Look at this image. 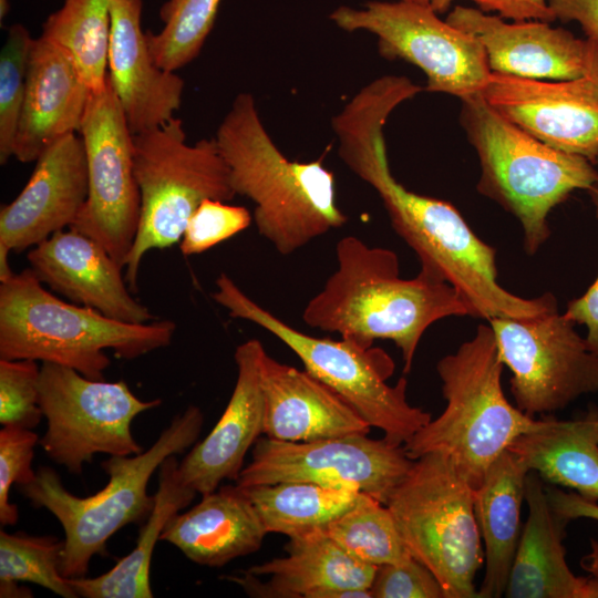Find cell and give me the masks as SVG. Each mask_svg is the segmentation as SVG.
<instances>
[{
  "label": "cell",
  "mask_w": 598,
  "mask_h": 598,
  "mask_svg": "<svg viewBox=\"0 0 598 598\" xmlns=\"http://www.w3.org/2000/svg\"><path fill=\"white\" fill-rule=\"evenodd\" d=\"M64 539L0 532V582H32L63 598H76L61 573Z\"/></svg>",
  "instance_id": "34"
},
{
  "label": "cell",
  "mask_w": 598,
  "mask_h": 598,
  "mask_svg": "<svg viewBox=\"0 0 598 598\" xmlns=\"http://www.w3.org/2000/svg\"><path fill=\"white\" fill-rule=\"evenodd\" d=\"M41 365L30 359H0V423L33 430L43 412L39 404Z\"/></svg>",
  "instance_id": "36"
},
{
  "label": "cell",
  "mask_w": 598,
  "mask_h": 598,
  "mask_svg": "<svg viewBox=\"0 0 598 598\" xmlns=\"http://www.w3.org/2000/svg\"><path fill=\"white\" fill-rule=\"evenodd\" d=\"M528 473L525 463L506 450L474 489V512L485 561L477 598H498L505 594L523 530L520 514Z\"/></svg>",
  "instance_id": "27"
},
{
  "label": "cell",
  "mask_w": 598,
  "mask_h": 598,
  "mask_svg": "<svg viewBox=\"0 0 598 598\" xmlns=\"http://www.w3.org/2000/svg\"><path fill=\"white\" fill-rule=\"evenodd\" d=\"M266 350L257 339L237 346V379L220 419L209 434L178 463L184 484L200 495L224 480L237 481L248 450L264 434L265 400L261 363Z\"/></svg>",
  "instance_id": "20"
},
{
  "label": "cell",
  "mask_w": 598,
  "mask_h": 598,
  "mask_svg": "<svg viewBox=\"0 0 598 598\" xmlns=\"http://www.w3.org/2000/svg\"><path fill=\"white\" fill-rule=\"evenodd\" d=\"M587 192L598 218V182ZM564 315L575 324H584L587 328L586 342L598 355V277L582 296L568 302Z\"/></svg>",
  "instance_id": "41"
},
{
  "label": "cell",
  "mask_w": 598,
  "mask_h": 598,
  "mask_svg": "<svg viewBox=\"0 0 598 598\" xmlns=\"http://www.w3.org/2000/svg\"><path fill=\"white\" fill-rule=\"evenodd\" d=\"M267 532L249 498L238 486H223L202 495L198 504L177 513L161 535L189 560L221 567L257 551Z\"/></svg>",
  "instance_id": "26"
},
{
  "label": "cell",
  "mask_w": 598,
  "mask_h": 598,
  "mask_svg": "<svg viewBox=\"0 0 598 598\" xmlns=\"http://www.w3.org/2000/svg\"><path fill=\"white\" fill-rule=\"evenodd\" d=\"M411 556L439 580L444 598H476L484 563L474 488L442 452L414 460L386 504Z\"/></svg>",
  "instance_id": "10"
},
{
  "label": "cell",
  "mask_w": 598,
  "mask_h": 598,
  "mask_svg": "<svg viewBox=\"0 0 598 598\" xmlns=\"http://www.w3.org/2000/svg\"><path fill=\"white\" fill-rule=\"evenodd\" d=\"M283 557L228 576L255 597L336 598L341 589H370L377 570L348 554L323 529L290 537Z\"/></svg>",
  "instance_id": "23"
},
{
  "label": "cell",
  "mask_w": 598,
  "mask_h": 598,
  "mask_svg": "<svg viewBox=\"0 0 598 598\" xmlns=\"http://www.w3.org/2000/svg\"><path fill=\"white\" fill-rule=\"evenodd\" d=\"M79 133L86 155L89 195L70 228L97 241L123 268L138 228L141 196L133 134L109 78L102 89L91 91Z\"/></svg>",
  "instance_id": "14"
},
{
  "label": "cell",
  "mask_w": 598,
  "mask_h": 598,
  "mask_svg": "<svg viewBox=\"0 0 598 598\" xmlns=\"http://www.w3.org/2000/svg\"><path fill=\"white\" fill-rule=\"evenodd\" d=\"M112 0H65L42 27V37L64 49L91 91L107 79Z\"/></svg>",
  "instance_id": "31"
},
{
  "label": "cell",
  "mask_w": 598,
  "mask_h": 598,
  "mask_svg": "<svg viewBox=\"0 0 598 598\" xmlns=\"http://www.w3.org/2000/svg\"><path fill=\"white\" fill-rule=\"evenodd\" d=\"M9 252L10 250L7 247L0 245V282L9 280L16 274L9 265Z\"/></svg>",
  "instance_id": "46"
},
{
  "label": "cell",
  "mask_w": 598,
  "mask_h": 598,
  "mask_svg": "<svg viewBox=\"0 0 598 598\" xmlns=\"http://www.w3.org/2000/svg\"><path fill=\"white\" fill-rule=\"evenodd\" d=\"M591 551L582 557L581 567L589 574L598 571V542L596 539L590 540Z\"/></svg>",
  "instance_id": "45"
},
{
  "label": "cell",
  "mask_w": 598,
  "mask_h": 598,
  "mask_svg": "<svg viewBox=\"0 0 598 598\" xmlns=\"http://www.w3.org/2000/svg\"><path fill=\"white\" fill-rule=\"evenodd\" d=\"M503 368L491 326L480 324L471 339L439 360L445 409L403 445L406 455L416 460L442 452L477 488L489 466L519 435L544 423V417L534 419L506 399Z\"/></svg>",
  "instance_id": "5"
},
{
  "label": "cell",
  "mask_w": 598,
  "mask_h": 598,
  "mask_svg": "<svg viewBox=\"0 0 598 598\" xmlns=\"http://www.w3.org/2000/svg\"><path fill=\"white\" fill-rule=\"evenodd\" d=\"M175 455L158 467L155 504L140 530L135 547L117 560L109 571L93 578H69L78 597L84 598H152L151 560L157 540L169 519L186 507L197 494L183 483Z\"/></svg>",
  "instance_id": "29"
},
{
  "label": "cell",
  "mask_w": 598,
  "mask_h": 598,
  "mask_svg": "<svg viewBox=\"0 0 598 598\" xmlns=\"http://www.w3.org/2000/svg\"><path fill=\"white\" fill-rule=\"evenodd\" d=\"M456 1L463 0H432L431 8L436 13H444ZM475 3L480 10L513 21L537 20L554 22L556 19L549 8L548 0H467Z\"/></svg>",
  "instance_id": "40"
},
{
  "label": "cell",
  "mask_w": 598,
  "mask_h": 598,
  "mask_svg": "<svg viewBox=\"0 0 598 598\" xmlns=\"http://www.w3.org/2000/svg\"><path fill=\"white\" fill-rule=\"evenodd\" d=\"M528 515L504 596L507 598H590V577L576 576L566 560L563 539L569 520L550 505L544 481L526 477Z\"/></svg>",
  "instance_id": "25"
},
{
  "label": "cell",
  "mask_w": 598,
  "mask_h": 598,
  "mask_svg": "<svg viewBox=\"0 0 598 598\" xmlns=\"http://www.w3.org/2000/svg\"><path fill=\"white\" fill-rule=\"evenodd\" d=\"M461 101V124L481 165L476 188L518 220L524 250L533 256L550 236L551 210L574 190L595 185L598 171L588 158L536 138L482 93Z\"/></svg>",
  "instance_id": "6"
},
{
  "label": "cell",
  "mask_w": 598,
  "mask_h": 598,
  "mask_svg": "<svg viewBox=\"0 0 598 598\" xmlns=\"http://www.w3.org/2000/svg\"><path fill=\"white\" fill-rule=\"evenodd\" d=\"M39 436L31 429L2 425L0 430V524L11 526L18 522L19 511L9 499L10 488L30 483L34 447Z\"/></svg>",
  "instance_id": "38"
},
{
  "label": "cell",
  "mask_w": 598,
  "mask_h": 598,
  "mask_svg": "<svg viewBox=\"0 0 598 598\" xmlns=\"http://www.w3.org/2000/svg\"><path fill=\"white\" fill-rule=\"evenodd\" d=\"M172 320L128 323L66 302L43 287L31 268L0 282V359H30L104 379L112 350L133 360L171 344Z\"/></svg>",
  "instance_id": "4"
},
{
  "label": "cell",
  "mask_w": 598,
  "mask_h": 598,
  "mask_svg": "<svg viewBox=\"0 0 598 598\" xmlns=\"http://www.w3.org/2000/svg\"><path fill=\"white\" fill-rule=\"evenodd\" d=\"M141 17L142 0L111 1L107 78L133 135L175 117L185 86L156 64Z\"/></svg>",
  "instance_id": "21"
},
{
  "label": "cell",
  "mask_w": 598,
  "mask_h": 598,
  "mask_svg": "<svg viewBox=\"0 0 598 598\" xmlns=\"http://www.w3.org/2000/svg\"><path fill=\"white\" fill-rule=\"evenodd\" d=\"M389 116L372 104H353L331 118L338 155L380 197L394 231L415 252L421 272L451 285L473 318H529L557 309L551 292L523 298L498 282L496 250L450 203L409 190L391 173L383 127Z\"/></svg>",
  "instance_id": "1"
},
{
  "label": "cell",
  "mask_w": 598,
  "mask_h": 598,
  "mask_svg": "<svg viewBox=\"0 0 598 598\" xmlns=\"http://www.w3.org/2000/svg\"><path fill=\"white\" fill-rule=\"evenodd\" d=\"M264 435L289 442L368 434L371 426L337 393L306 370L267 352L261 363Z\"/></svg>",
  "instance_id": "24"
},
{
  "label": "cell",
  "mask_w": 598,
  "mask_h": 598,
  "mask_svg": "<svg viewBox=\"0 0 598 598\" xmlns=\"http://www.w3.org/2000/svg\"><path fill=\"white\" fill-rule=\"evenodd\" d=\"M399 1L415 3L420 6H425V7H431V3H432V0H399Z\"/></svg>",
  "instance_id": "48"
},
{
  "label": "cell",
  "mask_w": 598,
  "mask_h": 598,
  "mask_svg": "<svg viewBox=\"0 0 598 598\" xmlns=\"http://www.w3.org/2000/svg\"><path fill=\"white\" fill-rule=\"evenodd\" d=\"M10 9L9 0H0V20L7 17Z\"/></svg>",
  "instance_id": "47"
},
{
  "label": "cell",
  "mask_w": 598,
  "mask_h": 598,
  "mask_svg": "<svg viewBox=\"0 0 598 598\" xmlns=\"http://www.w3.org/2000/svg\"><path fill=\"white\" fill-rule=\"evenodd\" d=\"M214 138L236 195L255 204L257 231L280 255L347 223L337 204L334 174L319 161L289 159L266 130L252 94L236 95Z\"/></svg>",
  "instance_id": "3"
},
{
  "label": "cell",
  "mask_w": 598,
  "mask_h": 598,
  "mask_svg": "<svg viewBox=\"0 0 598 598\" xmlns=\"http://www.w3.org/2000/svg\"><path fill=\"white\" fill-rule=\"evenodd\" d=\"M268 533L290 537L323 529L367 494L310 482L239 486Z\"/></svg>",
  "instance_id": "30"
},
{
  "label": "cell",
  "mask_w": 598,
  "mask_h": 598,
  "mask_svg": "<svg viewBox=\"0 0 598 598\" xmlns=\"http://www.w3.org/2000/svg\"><path fill=\"white\" fill-rule=\"evenodd\" d=\"M215 286L213 299L231 318L252 322L283 342L307 372L344 400L371 427L381 430L390 443L404 445L431 421L429 412L409 403L405 378L395 385L388 384L394 362L384 350L297 330L254 301L226 274L218 276Z\"/></svg>",
  "instance_id": "8"
},
{
  "label": "cell",
  "mask_w": 598,
  "mask_h": 598,
  "mask_svg": "<svg viewBox=\"0 0 598 598\" xmlns=\"http://www.w3.org/2000/svg\"><path fill=\"white\" fill-rule=\"evenodd\" d=\"M161 403V399L141 400L123 380H93L74 369L42 362L39 404L47 430L39 444L53 462L81 474L96 454L143 452L133 436L132 422Z\"/></svg>",
  "instance_id": "11"
},
{
  "label": "cell",
  "mask_w": 598,
  "mask_h": 598,
  "mask_svg": "<svg viewBox=\"0 0 598 598\" xmlns=\"http://www.w3.org/2000/svg\"><path fill=\"white\" fill-rule=\"evenodd\" d=\"M90 94L64 49L42 35L33 39L12 157L35 162L54 142L80 132Z\"/></svg>",
  "instance_id": "22"
},
{
  "label": "cell",
  "mask_w": 598,
  "mask_h": 598,
  "mask_svg": "<svg viewBox=\"0 0 598 598\" xmlns=\"http://www.w3.org/2000/svg\"><path fill=\"white\" fill-rule=\"evenodd\" d=\"M337 269L302 311L310 328L333 332L370 348L391 340L401 351L409 373L424 332L450 317H473L463 297L447 282L419 271L400 277L398 255L369 246L355 236L336 246Z\"/></svg>",
  "instance_id": "2"
},
{
  "label": "cell",
  "mask_w": 598,
  "mask_h": 598,
  "mask_svg": "<svg viewBox=\"0 0 598 598\" xmlns=\"http://www.w3.org/2000/svg\"><path fill=\"white\" fill-rule=\"evenodd\" d=\"M252 215L244 206L206 199L193 213L179 240L184 256L202 254L247 229Z\"/></svg>",
  "instance_id": "37"
},
{
  "label": "cell",
  "mask_w": 598,
  "mask_h": 598,
  "mask_svg": "<svg viewBox=\"0 0 598 598\" xmlns=\"http://www.w3.org/2000/svg\"><path fill=\"white\" fill-rule=\"evenodd\" d=\"M595 164L598 165V155H597V157H596V159H595Z\"/></svg>",
  "instance_id": "49"
},
{
  "label": "cell",
  "mask_w": 598,
  "mask_h": 598,
  "mask_svg": "<svg viewBox=\"0 0 598 598\" xmlns=\"http://www.w3.org/2000/svg\"><path fill=\"white\" fill-rule=\"evenodd\" d=\"M89 195L85 148L69 134L49 146L20 194L0 209V245L21 252L70 228Z\"/></svg>",
  "instance_id": "17"
},
{
  "label": "cell",
  "mask_w": 598,
  "mask_h": 598,
  "mask_svg": "<svg viewBox=\"0 0 598 598\" xmlns=\"http://www.w3.org/2000/svg\"><path fill=\"white\" fill-rule=\"evenodd\" d=\"M550 484L598 502V408L579 417H544L540 427L519 435L507 448Z\"/></svg>",
  "instance_id": "28"
},
{
  "label": "cell",
  "mask_w": 598,
  "mask_h": 598,
  "mask_svg": "<svg viewBox=\"0 0 598 598\" xmlns=\"http://www.w3.org/2000/svg\"><path fill=\"white\" fill-rule=\"evenodd\" d=\"M372 598H444L432 571L415 558L377 567L370 587Z\"/></svg>",
  "instance_id": "39"
},
{
  "label": "cell",
  "mask_w": 598,
  "mask_h": 598,
  "mask_svg": "<svg viewBox=\"0 0 598 598\" xmlns=\"http://www.w3.org/2000/svg\"><path fill=\"white\" fill-rule=\"evenodd\" d=\"M27 258L42 283L73 303L128 323L156 320L132 296L122 267L109 251L76 229L54 233L32 247Z\"/></svg>",
  "instance_id": "19"
},
{
  "label": "cell",
  "mask_w": 598,
  "mask_h": 598,
  "mask_svg": "<svg viewBox=\"0 0 598 598\" xmlns=\"http://www.w3.org/2000/svg\"><path fill=\"white\" fill-rule=\"evenodd\" d=\"M554 511L567 520L589 518L598 522V502H591L577 493H566L557 487H546Z\"/></svg>",
  "instance_id": "43"
},
{
  "label": "cell",
  "mask_w": 598,
  "mask_h": 598,
  "mask_svg": "<svg viewBox=\"0 0 598 598\" xmlns=\"http://www.w3.org/2000/svg\"><path fill=\"white\" fill-rule=\"evenodd\" d=\"M133 145L141 210L124 277L136 292L140 267L148 251L179 243L188 219L204 200L230 202L237 195L215 138L188 144L181 118L134 134Z\"/></svg>",
  "instance_id": "9"
},
{
  "label": "cell",
  "mask_w": 598,
  "mask_h": 598,
  "mask_svg": "<svg viewBox=\"0 0 598 598\" xmlns=\"http://www.w3.org/2000/svg\"><path fill=\"white\" fill-rule=\"evenodd\" d=\"M555 19L576 21L588 39L598 41V0H548Z\"/></svg>",
  "instance_id": "42"
},
{
  "label": "cell",
  "mask_w": 598,
  "mask_h": 598,
  "mask_svg": "<svg viewBox=\"0 0 598 598\" xmlns=\"http://www.w3.org/2000/svg\"><path fill=\"white\" fill-rule=\"evenodd\" d=\"M329 19L343 31L375 35L384 59L421 69L427 92L463 100L482 93L492 73L480 40L440 19L431 7L371 0L359 8L339 6Z\"/></svg>",
  "instance_id": "12"
},
{
  "label": "cell",
  "mask_w": 598,
  "mask_h": 598,
  "mask_svg": "<svg viewBox=\"0 0 598 598\" xmlns=\"http://www.w3.org/2000/svg\"><path fill=\"white\" fill-rule=\"evenodd\" d=\"M0 597L1 598H8V597H32V592L24 587L19 586V582H0Z\"/></svg>",
  "instance_id": "44"
},
{
  "label": "cell",
  "mask_w": 598,
  "mask_h": 598,
  "mask_svg": "<svg viewBox=\"0 0 598 598\" xmlns=\"http://www.w3.org/2000/svg\"><path fill=\"white\" fill-rule=\"evenodd\" d=\"M323 530L362 563L381 566L412 558L389 507L370 495L330 522Z\"/></svg>",
  "instance_id": "32"
},
{
  "label": "cell",
  "mask_w": 598,
  "mask_h": 598,
  "mask_svg": "<svg viewBox=\"0 0 598 598\" xmlns=\"http://www.w3.org/2000/svg\"><path fill=\"white\" fill-rule=\"evenodd\" d=\"M414 460L403 446L367 434L289 442L259 437L236 485L310 482L364 493L386 504Z\"/></svg>",
  "instance_id": "15"
},
{
  "label": "cell",
  "mask_w": 598,
  "mask_h": 598,
  "mask_svg": "<svg viewBox=\"0 0 598 598\" xmlns=\"http://www.w3.org/2000/svg\"><path fill=\"white\" fill-rule=\"evenodd\" d=\"M499 114L544 143L584 156L598 155V41L587 71L561 81L492 72L482 92Z\"/></svg>",
  "instance_id": "16"
},
{
  "label": "cell",
  "mask_w": 598,
  "mask_h": 598,
  "mask_svg": "<svg viewBox=\"0 0 598 598\" xmlns=\"http://www.w3.org/2000/svg\"><path fill=\"white\" fill-rule=\"evenodd\" d=\"M221 0H167L159 10L163 28L146 31L151 53L158 66L184 68L200 53Z\"/></svg>",
  "instance_id": "33"
},
{
  "label": "cell",
  "mask_w": 598,
  "mask_h": 598,
  "mask_svg": "<svg viewBox=\"0 0 598 598\" xmlns=\"http://www.w3.org/2000/svg\"><path fill=\"white\" fill-rule=\"evenodd\" d=\"M203 423L202 410L189 405L172 419L148 450L110 456L101 464L109 482L93 495H73L49 466H40L30 483L18 486L33 506L48 509L62 525L61 573L65 578L86 576L91 559L105 555L106 544L115 533L147 519L155 504V494L147 493L153 473L168 456L194 445Z\"/></svg>",
  "instance_id": "7"
},
{
  "label": "cell",
  "mask_w": 598,
  "mask_h": 598,
  "mask_svg": "<svg viewBox=\"0 0 598 598\" xmlns=\"http://www.w3.org/2000/svg\"><path fill=\"white\" fill-rule=\"evenodd\" d=\"M445 20L480 40L492 72L561 81L581 76L590 63L594 40L578 39L549 22H506L497 14L460 4Z\"/></svg>",
  "instance_id": "18"
},
{
  "label": "cell",
  "mask_w": 598,
  "mask_h": 598,
  "mask_svg": "<svg viewBox=\"0 0 598 598\" xmlns=\"http://www.w3.org/2000/svg\"><path fill=\"white\" fill-rule=\"evenodd\" d=\"M488 324L512 373L515 405L526 414H551L598 392V355L558 309L529 318H493Z\"/></svg>",
  "instance_id": "13"
},
{
  "label": "cell",
  "mask_w": 598,
  "mask_h": 598,
  "mask_svg": "<svg viewBox=\"0 0 598 598\" xmlns=\"http://www.w3.org/2000/svg\"><path fill=\"white\" fill-rule=\"evenodd\" d=\"M33 38L22 24L10 27L0 53V164L12 157L23 105Z\"/></svg>",
  "instance_id": "35"
}]
</instances>
